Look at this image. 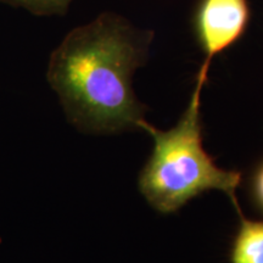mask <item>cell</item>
I'll list each match as a JSON object with an SVG mask.
<instances>
[{
    "mask_svg": "<svg viewBox=\"0 0 263 263\" xmlns=\"http://www.w3.org/2000/svg\"><path fill=\"white\" fill-rule=\"evenodd\" d=\"M6 5L25 9L35 16H64L73 0H0Z\"/></svg>",
    "mask_w": 263,
    "mask_h": 263,
    "instance_id": "obj_5",
    "label": "cell"
},
{
    "mask_svg": "<svg viewBox=\"0 0 263 263\" xmlns=\"http://www.w3.org/2000/svg\"><path fill=\"white\" fill-rule=\"evenodd\" d=\"M239 227L230 240L229 263H263V221L238 213Z\"/></svg>",
    "mask_w": 263,
    "mask_h": 263,
    "instance_id": "obj_4",
    "label": "cell"
},
{
    "mask_svg": "<svg viewBox=\"0 0 263 263\" xmlns=\"http://www.w3.org/2000/svg\"><path fill=\"white\" fill-rule=\"evenodd\" d=\"M207 78L197 73L189 105L176 126L161 130L146 122L143 127L154 139V147L138 177V188L147 203L163 215L179 211L211 190L227 194L235 211L241 212L236 197L241 171L222 170L203 147L201 91Z\"/></svg>",
    "mask_w": 263,
    "mask_h": 263,
    "instance_id": "obj_2",
    "label": "cell"
},
{
    "mask_svg": "<svg viewBox=\"0 0 263 263\" xmlns=\"http://www.w3.org/2000/svg\"><path fill=\"white\" fill-rule=\"evenodd\" d=\"M248 194L252 207L263 216V157L250 171L248 177Z\"/></svg>",
    "mask_w": 263,
    "mask_h": 263,
    "instance_id": "obj_6",
    "label": "cell"
},
{
    "mask_svg": "<svg viewBox=\"0 0 263 263\" xmlns=\"http://www.w3.org/2000/svg\"><path fill=\"white\" fill-rule=\"evenodd\" d=\"M153 29L105 11L76 27L51 52L47 78L68 121L85 133L143 130L147 106L137 98L133 76L149 59Z\"/></svg>",
    "mask_w": 263,
    "mask_h": 263,
    "instance_id": "obj_1",
    "label": "cell"
},
{
    "mask_svg": "<svg viewBox=\"0 0 263 263\" xmlns=\"http://www.w3.org/2000/svg\"><path fill=\"white\" fill-rule=\"evenodd\" d=\"M251 9L248 0H199L194 33L205 59L200 73L209 76L213 58L228 50L248 31Z\"/></svg>",
    "mask_w": 263,
    "mask_h": 263,
    "instance_id": "obj_3",
    "label": "cell"
}]
</instances>
